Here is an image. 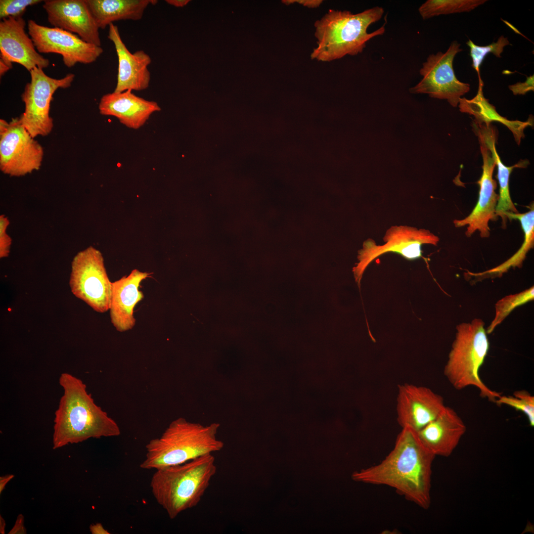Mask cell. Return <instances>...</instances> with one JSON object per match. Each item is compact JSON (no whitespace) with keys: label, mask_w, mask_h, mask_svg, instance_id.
Wrapping results in <instances>:
<instances>
[{"label":"cell","mask_w":534,"mask_h":534,"mask_svg":"<svg viewBox=\"0 0 534 534\" xmlns=\"http://www.w3.org/2000/svg\"><path fill=\"white\" fill-rule=\"evenodd\" d=\"M435 456L416 432L402 428L392 450L380 463L352 475L354 480L394 488L400 494L427 509L431 504L432 467Z\"/></svg>","instance_id":"cell-1"},{"label":"cell","mask_w":534,"mask_h":534,"mask_svg":"<svg viewBox=\"0 0 534 534\" xmlns=\"http://www.w3.org/2000/svg\"><path fill=\"white\" fill-rule=\"evenodd\" d=\"M59 383L63 393L54 414L53 449L120 435L118 424L95 403L82 380L64 372Z\"/></svg>","instance_id":"cell-2"},{"label":"cell","mask_w":534,"mask_h":534,"mask_svg":"<svg viewBox=\"0 0 534 534\" xmlns=\"http://www.w3.org/2000/svg\"><path fill=\"white\" fill-rule=\"evenodd\" d=\"M384 13L383 8L378 6L355 14L348 10L329 9L314 23L317 46L311 53V59L330 62L361 53L369 40L384 34L385 24L367 32L368 28L379 21Z\"/></svg>","instance_id":"cell-3"},{"label":"cell","mask_w":534,"mask_h":534,"mask_svg":"<svg viewBox=\"0 0 534 534\" xmlns=\"http://www.w3.org/2000/svg\"><path fill=\"white\" fill-rule=\"evenodd\" d=\"M217 470L213 454L158 469L151 479V492L168 517L174 519L198 504Z\"/></svg>","instance_id":"cell-4"},{"label":"cell","mask_w":534,"mask_h":534,"mask_svg":"<svg viewBox=\"0 0 534 534\" xmlns=\"http://www.w3.org/2000/svg\"><path fill=\"white\" fill-rule=\"evenodd\" d=\"M220 427L218 423L203 425L183 417L174 420L161 436L147 444L140 467L157 470L221 450L224 443L217 438Z\"/></svg>","instance_id":"cell-5"},{"label":"cell","mask_w":534,"mask_h":534,"mask_svg":"<svg viewBox=\"0 0 534 534\" xmlns=\"http://www.w3.org/2000/svg\"><path fill=\"white\" fill-rule=\"evenodd\" d=\"M457 331L444 368L445 376L455 389L475 387L481 397L495 402L501 394L487 387L479 374L490 346L484 322L475 319L458 325Z\"/></svg>","instance_id":"cell-6"},{"label":"cell","mask_w":534,"mask_h":534,"mask_svg":"<svg viewBox=\"0 0 534 534\" xmlns=\"http://www.w3.org/2000/svg\"><path fill=\"white\" fill-rule=\"evenodd\" d=\"M71 267L69 284L73 294L97 312L109 310L112 282L101 253L90 246L74 257Z\"/></svg>","instance_id":"cell-7"},{"label":"cell","mask_w":534,"mask_h":534,"mask_svg":"<svg viewBox=\"0 0 534 534\" xmlns=\"http://www.w3.org/2000/svg\"><path fill=\"white\" fill-rule=\"evenodd\" d=\"M29 72L30 82L25 85L21 94L25 110L19 119L25 128L35 138L39 135L46 136L51 132L53 122L49 112L52 96L58 89L69 88L75 75L68 73L61 79H54L38 67Z\"/></svg>","instance_id":"cell-8"},{"label":"cell","mask_w":534,"mask_h":534,"mask_svg":"<svg viewBox=\"0 0 534 534\" xmlns=\"http://www.w3.org/2000/svg\"><path fill=\"white\" fill-rule=\"evenodd\" d=\"M460 46L457 41H453L445 52L429 55L419 70L422 79L409 91L446 99L450 105L457 107L461 97L470 89L469 84L457 79L453 67L455 55L462 50Z\"/></svg>","instance_id":"cell-9"},{"label":"cell","mask_w":534,"mask_h":534,"mask_svg":"<svg viewBox=\"0 0 534 534\" xmlns=\"http://www.w3.org/2000/svg\"><path fill=\"white\" fill-rule=\"evenodd\" d=\"M44 149L21 123L19 117L10 122L0 120V169L10 177H21L38 170Z\"/></svg>","instance_id":"cell-10"},{"label":"cell","mask_w":534,"mask_h":534,"mask_svg":"<svg viewBox=\"0 0 534 534\" xmlns=\"http://www.w3.org/2000/svg\"><path fill=\"white\" fill-rule=\"evenodd\" d=\"M384 244L376 245L374 240L365 241L358 251L359 262L353 268L354 277L358 287L363 273L367 266L376 258L389 252L398 254L408 260H415L422 257L423 244L437 245L439 238L426 229L406 225H394L388 229L384 236Z\"/></svg>","instance_id":"cell-11"},{"label":"cell","mask_w":534,"mask_h":534,"mask_svg":"<svg viewBox=\"0 0 534 534\" xmlns=\"http://www.w3.org/2000/svg\"><path fill=\"white\" fill-rule=\"evenodd\" d=\"M28 35L39 53L60 54L68 67L77 63L89 64L103 53L99 46L83 41L77 35L57 27L41 25L33 20L28 21Z\"/></svg>","instance_id":"cell-12"},{"label":"cell","mask_w":534,"mask_h":534,"mask_svg":"<svg viewBox=\"0 0 534 534\" xmlns=\"http://www.w3.org/2000/svg\"><path fill=\"white\" fill-rule=\"evenodd\" d=\"M477 136L483 159V172L477 181L480 187L478 200L469 216L461 220H455L453 223L457 227L467 225L465 235L468 237L478 231L481 237L488 238L490 235L489 222L495 221L498 218L495 209L499 195L495 192L497 183L492 177L496 165L483 139L481 136Z\"/></svg>","instance_id":"cell-13"},{"label":"cell","mask_w":534,"mask_h":534,"mask_svg":"<svg viewBox=\"0 0 534 534\" xmlns=\"http://www.w3.org/2000/svg\"><path fill=\"white\" fill-rule=\"evenodd\" d=\"M443 397L424 386L399 385L397 398V420L402 427L418 432L445 409Z\"/></svg>","instance_id":"cell-14"},{"label":"cell","mask_w":534,"mask_h":534,"mask_svg":"<svg viewBox=\"0 0 534 534\" xmlns=\"http://www.w3.org/2000/svg\"><path fill=\"white\" fill-rule=\"evenodd\" d=\"M25 26L22 16L9 17L0 22V60L11 67L12 62L18 63L29 72L35 67H47L49 60L37 50Z\"/></svg>","instance_id":"cell-15"},{"label":"cell","mask_w":534,"mask_h":534,"mask_svg":"<svg viewBox=\"0 0 534 534\" xmlns=\"http://www.w3.org/2000/svg\"><path fill=\"white\" fill-rule=\"evenodd\" d=\"M48 22L77 35L83 41L101 46L99 28L85 0H46L43 5Z\"/></svg>","instance_id":"cell-16"},{"label":"cell","mask_w":534,"mask_h":534,"mask_svg":"<svg viewBox=\"0 0 534 534\" xmlns=\"http://www.w3.org/2000/svg\"><path fill=\"white\" fill-rule=\"evenodd\" d=\"M107 37L114 45L118 61L114 91H140L148 88L151 79L148 69L152 61L150 56L143 50L130 52L121 38L118 26L113 23L109 25Z\"/></svg>","instance_id":"cell-17"},{"label":"cell","mask_w":534,"mask_h":534,"mask_svg":"<svg viewBox=\"0 0 534 534\" xmlns=\"http://www.w3.org/2000/svg\"><path fill=\"white\" fill-rule=\"evenodd\" d=\"M466 431L461 418L453 408L446 406L436 418L416 434L423 445L435 456L448 457Z\"/></svg>","instance_id":"cell-18"},{"label":"cell","mask_w":534,"mask_h":534,"mask_svg":"<svg viewBox=\"0 0 534 534\" xmlns=\"http://www.w3.org/2000/svg\"><path fill=\"white\" fill-rule=\"evenodd\" d=\"M149 276V273L134 269L129 275L112 282L110 314L111 322L118 331L123 332L134 327V310L144 297L139 287Z\"/></svg>","instance_id":"cell-19"},{"label":"cell","mask_w":534,"mask_h":534,"mask_svg":"<svg viewBox=\"0 0 534 534\" xmlns=\"http://www.w3.org/2000/svg\"><path fill=\"white\" fill-rule=\"evenodd\" d=\"M98 109L101 115L115 117L124 125L135 130L141 127L153 113L161 110L156 102L138 96L131 90L103 95Z\"/></svg>","instance_id":"cell-20"},{"label":"cell","mask_w":534,"mask_h":534,"mask_svg":"<svg viewBox=\"0 0 534 534\" xmlns=\"http://www.w3.org/2000/svg\"><path fill=\"white\" fill-rule=\"evenodd\" d=\"M472 129L476 135L481 136L490 151L497 168V178L499 185V199L495 209L496 215L502 219V225L506 227L507 219L506 214L519 213L513 203L509 191V178L512 171L515 168H525L529 164L528 160H521L512 166H506L501 161L496 149L497 139V130L492 124L478 125L474 122Z\"/></svg>","instance_id":"cell-21"},{"label":"cell","mask_w":534,"mask_h":534,"mask_svg":"<svg viewBox=\"0 0 534 534\" xmlns=\"http://www.w3.org/2000/svg\"><path fill=\"white\" fill-rule=\"evenodd\" d=\"M479 84L477 94L473 98L467 99L461 98L458 107L459 110L474 117L473 122L481 125H489L491 122H498L506 126L512 133L518 145L525 137L524 131L529 126H533V117H530L526 121H511L501 116L496 111L495 107L489 102L483 94V83L479 78Z\"/></svg>","instance_id":"cell-22"},{"label":"cell","mask_w":534,"mask_h":534,"mask_svg":"<svg viewBox=\"0 0 534 534\" xmlns=\"http://www.w3.org/2000/svg\"><path fill=\"white\" fill-rule=\"evenodd\" d=\"M99 29L119 20H140L149 5L156 0H85Z\"/></svg>","instance_id":"cell-23"},{"label":"cell","mask_w":534,"mask_h":534,"mask_svg":"<svg viewBox=\"0 0 534 534\" xmlns=\"http://www.w3.org/2000/svg\"><path fill=\"white\" fill-rule=\"evenodd\" d=\"M506 217L510 221L518 220L519 221L524 234V240L520 249L507 261L498 266L488 270L485 272L472 273L479 277L500 276L506 272L511 267H520L526 254L534 246V208L532 205L530 210L525 213L506 214Z\"/></svg>","instance_id":"cell-24"},{"label":"cell","mask_w":534,"mask_h":534,"mask_svg":"<svg viewBox=\"0 0 534 534\" xmlns=\"http://www.w3.org/2000/svg\"><path fill=\"white\" fill-rule=\"evenodd\" d=\"M487 0H428L422 4L418 12L423 19L440 15L469 12L483 4Z\"/></svg>","instance_id":"cell-25"},{"label":"cell","mask_w":534,"mask_h":534,"mask_svg":"<svg viewBox=\"0 0 534 534\" xmlns=\"http://www.w3.org/2000/svg\"><path fill=\"white\" fill-rule=\"evenodd\" d=\"M534 286L518 294L509 295L499 300L495 305V315L487 332L491 333L494 329L511 312L514 308L534 300Z\"/></svg>","instance_id":"cell-26"},{"label":"cell","mask_w":534,"mask_h":534,"mask_svg":"<svg viewBox=\"0 0 534 534\" xmlns=\"http://www.w3.org/2000/svg\"><path fill=\"white\" fill-rule=\"evenodd\" d=\"M497 404H505L520 411L527 416L530 425L534 426V397L526 390L515 391L513 396H500L495 401Z\"/></svg>","instance_id":"cell-27"},{"label":"cell","mask_w":534,"mask_h":534,"mask_svg":"<svg viewBox=\"0 0 534 534\" xmlns=\"http://www.w3.org/2000/svg\"><path fill=\"white\" fill-rule=\"evenodd\" d=\"M466 44L470 49V55L472 60V67L478 72L479 77H480V67L487 55L491 53L498 58L501 57V54L504 47L509 45L510 43L507 38L501 36L496 42H493L487 45H476L470 40Z\"/></svg>","instance_id":"cell-28"},{"label":"cell","mask_w":534,"mask_h":534,"mask_svg":"<svg viewBox=\"0 0 534 534\" xmlns=\"http://www.w3.org/2000/svg\"><path fill=\"white\" fill-rule=\"evenodd\" d=\"M42 1L41 0H0V18L3 19L9 17L22 16L27 7Z\"/></svg>","instance_id":"cell-29"},{"label":"cell","mask_w":534,"mask_h":534,"mask_svg":"<svg viewBox=\"0 0 534 534\" xmlns=\"http://www.w3.org/2000/svg\"><path fill=\"white\" fill-rule=\"evenodd\" d=\"M8 218L4 215L0 216V258L7 257L10 252L11 239L7 234L6 229L9 224Z\"/></svg>","instance_id":"cell-30"},{"label":"cell","mask_w":534,"mask_h":534,"mask_svg":"<svg viewBox=\"0 0 534 534\" xmlns=\"http://www.w3.org/2000/svg\"><path fill=\"white\" fill-rule=\"evenodd\" d=\"M514 95H524L530 91L534 90V75L527 77L524 82H518L508 86Z\"/></svg>","instance_id":"cell-31"},{"label":"cell","mask_w":534,"mask_h":534,"mask_svg":"<svg viewBox=\"0 0 534 534\" xmlns=\"http://www.w3.org/2000/svg\"><path fill=\"white\" fill-rule=\"evenodd\" d=\"M322 0H283L282 2L286 5L295 3L301 4L305 7L314 8L319 7L322 3Z\"/></svg>","instance_id":"cell-32"},{"label":"cell","mask_w":534,"mask_h":534,"mask_svg":"<svg viewBox=\"0 0 534 534\" xmlns=\"http://www.w3.org/2000/svg\"><path fill=\"white\" fill-rule=\"evenodd\" d=\"M24 518L22 514H19L16 520L15 523L8 533V534H25L27 530L24 525Z\"/></svg>","instance_id":"cell-33"},{"label":"cell","mask_w":534,"mask_h":534,"mask_svg":"<svg viewBox=\"0 0 534 534\" xmlns=\"http://www.w3.org/2000/svg\"><path fill=\"white\" fill-rule=\"evenodd\" d=\"M89 531L92 534H109L110 533L105 529L100 523L90 525Z\"/></svg>","instance_id":"cell-34"},{"label":"cell","mask_w":534,"mask_h":534,"mask_svg":"<svg viewBox=\"0 0 534 534\" xmlns=\"http://www.w3.org/2000/svg\"><path fill=\"white\" fill-rule=\"evenodd\" d=\"M14 476L12 474H8L0 477V494L1 493L4 489L6 484L14 477Z\"/></svg>","instance_id":"cell-35"},{"label":"cell","mask_w":534,"mask_h":534,"mask_svg":"<svg viewBox=\"0 0 534 534\" xmlns=\"http://www.w3.org/2000/svg\"><path fill=\"white\" fill-rule=\"evenodd\" d=\"M165 1L172 5L176 7H182L185 5L189 1V0H166Z\"/></svg>","instance_id":"cell-36"},{"label":"cell","mask_w":534,"mask_h":534,"mask_svg":"<svg viewBox=\"0 0 534 534\" xmlns=\"http://www.w3.org/2000/svg\"><path fill=\"white\" fill-rule=\"evenodd\" d=\"M12 67L4 63L2 60H0V76H2L5 72L8 70L10 69Z\"/></svg>","instance_id":"cell-37"},{"label":"cell","mask_w":534,"mask_h":534,"mask_svg":"<svg viewBox=\"0 0 534 534\" xmlns=\"http://www.w3.org/2000/svg\"><path fill=\"white\" fill-rule=\"evenodd\" d=\"M5 527H6L5 521L4 520L3 518L1 516V515H0V534H5Z\"/></svg>","instance_id":"cell-38"}]
</instances>
